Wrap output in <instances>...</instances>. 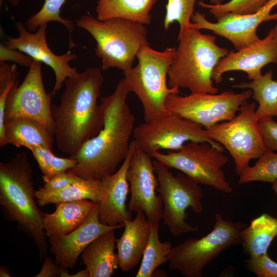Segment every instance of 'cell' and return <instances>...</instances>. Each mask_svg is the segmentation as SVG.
<instances>
[{
	"label": "cell",
	"instance_id": "cell-13",
	"mask_svg": "<svg viewBox=\"0 0 277 277\" xmlns=\"http://www.w3.org/2000/svg\"><path fill=\"white\" fill-rule=\"evenodd\" d=\"M42 63L33 60L23 82L17 80L10 91L6 103L5 121L25 117L37 121L54 135L51 108L53 94L46 91Z\"/></svg>",
	"mask_w": 277,
	"mask_h": 277
},
{
	"label": "cell",
	"instance_id": "cell-34",
	"mask_svg": "<svg viewBox=\"0 0 277 277\" xmlns=\"http://www.w3.org/2000/svg\"><path fill=\"white\" fill-rule=\"evenodd\" d=\"M259 122L266 149L277 151V123L273 117H266Z\"/></svg>",
	"mask_w": 277,
	"mask_h": 277
},
{
	"label": "cell",
	"instance_id": "cell-15",
	"mask_svg": "<svg viewBox=\"0 0 277 277\" xmlns=\"http://www.w3.org/2000/svg\"><path fill=\"white\" fill-rule=\"evenodd\" d=\"M152 156L136 147L127 172L131 197L130 211H143L151 224H159L163 216V201L155 190L159 181Z\"/></svg>",
	"mask_w": 277,
	"mask_h": 277
},
{
	"label": "cell",
	"instance_id": "cell-37",
	"mask_svg": "<svg viewBox=\"0 0 277 277\" xmlns=\"http://www.w3.org/2000/svg\"><path fill=\"white\" fill-rule=\"evenodd\" d=\"M80 177L77 175L66 171L54 175L44 182L43 187L48 189H58L64 188L76 182Z\"/></svg>",
	"mask_w": 277,
	"mask_h": 277
},
{
	"label": "cell",
	"instance_id": "cell-36",
	"mask_svg": "<svg viewBox=\"0 0 277 277\" xmlns=\"http://www.w3.org/2000/svg\"><path fill=\"white\" fill-rule=\"evenodd\" d=\"M0 61H11L21 66L29 68L33 60L21 51L8 48L4 44L1 43Z\"/></svg>",
	"mask_w": 277,
	"mask_h": 277
},
{
	"label": "cell",
	"instance_id": "cell-33",
	"mask_svg": "<svg viewBox=\"0 0 277 277\" xmlns=\"http://www.w3.org/2000/svg\"><path fill=\"white\" fill-rule=\"evenodd\" d=\"M246 263L249 270L258 277H277V262L269 256L268 252L256 257L249 258L246 260Z\"/></svg>",
	"mask_w": 277,
	"mask_h": 277
},
{
	"label": "cell",
	"instance_id": "cell-40",
	"mask_svg": "<svg viewBox=\"0 0 277 277\" xmlns=\"http://www.w3.org/2000/svg\"><path fill=\"white\" fill-rule=\"evenodd\" d=\"M17 81V80L11 81L3 90L0 91V140L3 138L4 135L5 111L7 98L10 91Z\"/></svg>",
	"mask_w": 277,
	"mask_h": 277
},
{
	"label": "cell",
	"instance_id": "cell-29",
	"mask_svg": "<svg viewBox=\"0 0 277 277\" xmlns=\"http://www.w3.org/2000/svg\"><path fill=\"white\" fill-rule=\"evenodd\" d=\"M66 0H45L41 9L35 14L29 17L25 22V25L28 31L34 32L42 25L52 21L58 22L67 29L70 35L69 48L75 46L72 41L71 35L74 30L72 21L63 18L61 15V9Z\"/></svg>",
	"mask_w": 277,
	"mask_h": 277
},
{
	"label": "cell",
	"instance_id": "cell-14",
	"mask_svg": "<svg viewBox=\"0 0 277 277\" xmlns=\"http://www.w3.org/2000/svg\"><path fill=\"white\" fill-rule=\"evenodd\" d=\"M277 0H268L258 12L250 14L226 13L218 17L216 22L207 19L199 11L194 12L190 28L211 30L214 34L231 42L236 51L245 48L260 39L256 29L263 22L277 20V13H271Z\"/></svg>",
	"mask_w": 277,
	"mask_h": 277
},
{
	"label": "cell",
	"instance_id": "cell-38",
	"mask_svg": "<svg viewBox=\"0 0 277 277\" xmlns=\"http://www.w3.org/2000/svg\"><path fill=\"white\" fill-rule=\"evenodd\" d=\"M16 64L9 65L0 61V91L3 90L12 81L17 80Z\"/></svg>",
	"mask_w": 277,
	"mask_h": 277
},
{
	"label": "cell",
	"instance_id": "cell-32",
	"mask_svg": "<svg viewBox=\"0 0 277 277\" xmlns=\"http://www.w3.org/2000/svg\"><path fill=\"white\" fill-rule=\"evenodd\" d=\"M268 0H229L220 4L198 2L202 8L208 9L216 18L226 13L250 14L254 13L265 5Z\"/></svg>",
	"mask_w": 277,
	"mask_h": 277
},
{
	"label": "cell",
	"instance_id": "cell-8",
	"mask_svg": "<svg viewBox=\"0 0 277 277\" xmlns=\"http://www.w3.org/2000/svg\"><path fill=\"white\" fill-rule=\"evenodd\" d=\"M256 104L246 102L232 120L216 123L206 129L209 137L221 144L233 158L238 176L267 150L255 115Z\"/></svg>",
	"mask_w": 277,
	"mask_h": 277
},
{
	"label": "cell",
	"instance_id": "cell-30",
	"mask_svg": "<svg viewBox=\"0 0 277 277\" xmlns=\"http://www.w3.org/2000/svg\"><path fill=\"white\" fill-rule=\"evenodd\" d=\"M277 180V153L267 149L255 164L240 176L239 184L259 181L271 184Z\"/></svg>",
	"mask_w": 277,
	"mask_h": 277
},
{
	"label": "cell",
	"instance_id": "cell-6",
	"mask_svg": "<svg viewBox=\"0 0 277 277\" xmlns=\"http://www.w3.org/2000/svg\"><path fill=\"white\" fill-rule=\"evenodd\" d=\"M175 49L169 47L159 51L149 45L143 46L136 55L137 65L123 72L130 92L134 93L142 104L145 122L166 114L167 96L179 93V88H170L167 83Z\"/></svg>",
	"mask_w": 277,
	"mask_h": 277
},
{
	"label": "cell",
	"instance_id": "cell-24",
	"mask_svg": "<svg viewBox=\"0 0 277 277\" xmlns=\"http://www.w3.org/2000/svg\"><path fill=\"white\" fill-rule=\"evenodd\" d=\"M106 188L102 180H90L80 177L75 183L58 189L39 187L35 190V200L41 207L50 204L89 200L95 203L105 196Z\"/></svg>",
	"mask_w": 277,
	"mask_h": 277
},
{
	"label": "cell",
	"instance_id": "cell-44",
	"mask_svg": "<svg viewBox=\"0 0 277 277\" xmlns=\"http://www.w3.org/2000/svg\"><path fill=\"white\" fill-rule=\"evenodd\" d=\"M204 1L205 0H201V1H202V2ZM225 0H209V2H210V4L216 5V4H220L223 3V2Z\"/></svg>",
	"mask_w": 277,
	"mask_h": 277
},
{
	"label": "cell",
	"instance_id": "cell-12",
	"mask_svg": "<svg viewBox=\"0 0 277 277\" xmlns=\"http://www.w3.org/2000/svg\"><path fill=\"white\" fill-rule=\"evenodd\" d=\"M250 89L240 92L191 93L186 96L169 94L166 109L202 125L205 129L221 122L232 120L240 107L252 96Z\"/></svg>",
	"mask_w": 277,
	"mask_h": 277
},
{
	"label": "cell",
	"instance_id": "cell-28",
	"mask_svg": "<svg viewBox=\"0 0 277 277\" xmlns=\"http://www.w3.org/2000/svg\"><path fill=\"white\" fill-rule=\"evenodd\" d=\"M150 224L149 239L136 277L152 276L159 266L168 262L167 257L172 248L170 242L160 241L159 236V224Z\"/></svg>",
	"mask_w": 277,
	"mask_h": 277
},
{
	"label": "cell",
	"instance_id": "cell-7",
	"mask_svg": "<svg viewBox=\"0 0 277 277\" xmlns=\"http://www.w3.org/2000/svg\"><path fill=\"white\" fill-rule=\"evenodd\" d=\"M247 226L241 222L225 220L215 214L212 230L200 238H190L172 247L168 255V267L185 277H201L203 269L222 252L242 243V233Z\"/></svg>",
	"mask_w": 277,
	"mask_h": 277
},
{
	"label": "cell",
	"instance_id": "cell-26",
	"mask_svg": "<svg viewBox=\"0 0 277 277\" xmlns=\"http://www.w3.org/2000/svg\"><path fill=\"white\" fill-rule=\"evenodd\" d=\"M277 236V219L263 213L252 220L242 233L244 251L249 258L268 252V249Z\"/></svg>",
	"mask_w": 277,
	"mask_h": 277
},
{
	"label": "cell",
	"instance_id": "cell-5",
	"mask_svg": "<svg viewBox=\"0 0 277 277\" xmlns=\"http://www.w3.org/2000/svg\"><path fill=\"white\" fill-rule=\"evenodd\" d=\"M76 24L95 39V52L103 70L117 68L124 72L131 68L140 49L149 45L146 25L138 23L122 18L102 21L85 14Z\"/></svg>",
	"mask_w": 277,
	"mask_h": 277
},
{
	"label": "cell",
	"instance_id": "cell-3",
	"mask_svg": "<svg viewBox=\"0 0 277 277\" xmlns=\"http://www.w3.org/2000/svg\"><path fill=\"white\" fill-rule=\"evenodd\" d=\"M33 170L25 152L9 161L0 162V205L5 220L15 222L17 228L35 245L39 260L47 255L49 247L43 228V214L37 206Z\"/></svg>",
	"mask_w": 277,
	"mask_h": 277
},
{
	"label": "cell",
	"instance_id": "cell-20",
	"mask_svg": "<svg viewBox=\"0 0 277 277\" xmlns=\"http://www.w3.org/2000/svg\"><path fill=\"white\" fill-rule=\"evenodd\" d=\"M124 230L116 239L118 266L124 272L130 271L139 263L148 242L151 224L145 213L137 212L133 220L124 223Z\"/></svg>",
	"mask_w": 277,
	"mask_h": 277
},
{
	"label": "cell",
	"instance_id": "cell-1",
	"mask_svg": "<svg viewBox=\"0 0 277 277\" xmlns=\"http://www.w3.org/2000/svg\"><path fill=\"white\" fill-rule=\"evenodd\" d=\"M129 92L123 78L112 94L101 98L103 128L69 156L77 164L68 171L90 180H101L116 171L129 152L135 127V117L127 101Z\"/></svg>",
	"mask_w": 277,
	"mask_h": 277
},
{
	"label": "cell",
	"instance_id": "cell-21",
	"mask_svg": "<svg viewBox=\"0 0 277 277\" xmlns=\"http://www.w3.org/2000/svg\"><path fill=\"white\" fill-rule=\"evenodd\" d=\"M54 141V135L42 124L32 118L19 116L5 121L0 146L10 144L28 149L44 147L53 150Z\"/></svg>",
	"mask_w": 277,
	"mask_h": 277
},
{
	"label": "cell",
	"instance_id": "cell-42",
	"mask_svg": "<svg viewBox=\"0 0 277 277\" xmlns=\"http://www.w3.org/2000/svg\"><path fill=\"white\" fill-rule=\"evenodd\" d=\"M0 276L1 277H10L11 276L10 272L9 269L5 266H1L0 267Z\"/></svg>",
	"mask_w": 277,
	"mask_h": 277
},
{
	"label": "cell",
	"instance_id": "cell-18",
	"mask_svg": "<svg viewBox=\"0 0 277 277\" xmlns=\"http://www.w3.org/2000/svg\"><path fill=\"white\" fill-rule=\"evenodd\" d=\"M270 63H277V44L273 28L264 38L236 52L229 51L214 68L212 78L219 83L224 73L239 70L246 72L249 80H255L262 75V68Z\"/></svg>",
	"mask_w": 277,
	"mask_h": 277
},
{
	"label": "cell",
	"instance_id": "cell-16",
	"mask_svg": "<svg viewBox=\"0 0 277 277\" xmlns=\"http://www.w3.org/2000/svg\"><path fill=\"white\" fill-rule=\"evenodd\" d=\"M47 24L41 25L34 32L27 30L21 22H16L18 32L17 37H8L5 43L9 48L18 49L50 67L55 74V83L52 92L53 95L62 87L66 80L76 76L79 72L76 67H71L69 62L77 58V55L69 50L64 54H54L48 45L46 37Z\"/></svg>",
	"mask_w": 277,
	"mask_h": 277
},
{
	"label": "cell",
	"instance_id": "cell-4",
	"mask_svg": "<svg viewBox=\"0 0 277 277\" xmlns=\"http://www.w3.org/2000/svg\"><path fill=\"white\" fill-rule=\"evenodd\" d=\"M179 44L168 72L170 88H183L191 93L215 94L213 71L229 51L215 43L213 35L190 28L177 38Z\"/></svg>",
	"mask_w": 277,
	"mask_h": 277
},
{
	"label": "cell",
	"instance_id": "cell-39",
	"mask_svg": "<svg viewBox=\"0 0 277 277\" xmlns=\"http://www.w3.org/2000/svg\"><path fill=\"white\" fill-rule=\"evenodd\" d=\"M60 266L49 256H46L40 271L35 277L60 276Z\"/></svg>",
	"mask_w": 277,
	"mask_h": 277
},
{
	"label": "cell",
	"instance_id": "cell-41",
	"mask_svg": "<svg viewBox=\"0 0 277 277\" xmlns=\"http://www.w3.org/2000/svg\"><path fill=\"white\" fill-rule=\"evenodd\" d=\"M69 277H89V272L85 268V269L78 271L74 274H70Z\"/></svg>",
	"mask_w": 277,
	"mask_h": 277
},
{
	"label": "cell",
	"instance_id": "cell-27",
	"mask_svg": "<svg viewBox=\"0 0 277 277\" xmlns=\"http://www.w3.org/2000/svg\"><path fill=\"white\" fill-rule=\"evenodd\" d=\"M272 76L270 70L256 80L232 85L235 88L252 90L251 97L259 104L255 111L258 121L277 116V81L272 79Z\"/></svg>",
	"mask_w": 277,
	"mask_h": 277
},
{
	"label": "cell",
	"instance_id": "cell-17",
	"mask_svg": "<svg viewBox=\"0 0 277 277\" xmlns=\"http://www.w3.org/2000/svg\"><path fill=\"white\" fill-rule=\"evenodd\" d=\"M124 224L109 226L102 223L98 217L97 203L84 222L69 233L59 238H48L49 250L59 266L73 269L77 259L87 246L104 233L124 227Z\"/></svg>",
	"mask_w": 277,
	"mask_h": 277
},
{
	"label": "cell",
	"instance_id": "cell-9",
	"mask_svg": "<svg viewBox=\"0 0 277 277\" xmlns=\"http://www.w3.org/2000/svg\"><path fill=\"white\" fill-rule=\"evenodd\" d=\"M153 163L159 181L156 190L163 201L162 219L171 234L176 236L199 231L186 222V210L190 207L195 213L202 212L204 194L200 184L183 173L173 175L169 168L155 159Z\"/></svg>",
	"mask_w": 277,
	"mask_h": 277
},
{
	"label": "cell",
	"instance_id": "cell-43",
	"mask_svg": "<svg viewBox=\"0 0 277 277\" xmlns=\"http://www.w3.org/2000/svg\"><path fill=\"white\" fill-rule=\"evenodd\" d=\"M60 276L69 277L70 274L68 271V269L60 266Z\"/></svg>",
	"mask_w": 277,
	"mask_h": 277
},
{
	"label": "cell",
	"instance_id": "cell-46",
	"mask_svg": "<svg viewBox=\"0 0 277 277\" xmlns=\"http://www.w3.org/2000/svg\"><path fill=\"white\" fill-rule=\"evenodd\" d=\"M9 2L13 6H16L21 0H8Z\"/></svg>",
	"mask_w": 277,
	"mask_h": 277
},
{
	"label": "cell",
	"instance_id": "cell-35",
	"mask_svg": "<svg viewBox=\"0 0 277 277\" xmlns=\"http://www.w3.org/2000/svg\"><path fill=\"white\" fill-rule=\"evenodd\" d=\"M36 160L38 167L43 174V181L51 178L50 163L53 150L44 147H35L29 149Z\"/></svg>",
	"mask_w": 277,
	"mask_h": 277
},
{
	"label": "cell",
	"instance_id": "cell-10",
	"mask_svg": "<svg viewBox=\"0 0 277 277\" xmlns=\"http://www.w3.org/2000/svg\"><path fill=\"white\" fill-rule=\"evenodd\" d=\"M151 156L168 168L181 171L200 185L226 193L233 191L222 170L229 161L228 156L207 142H189L179 150L166 153L157 151Z\"/></svg>",
	"mask_w": 277,
	"mask_h": 277
},
{
	"label": "cell",
	"instance_id": "cell-25",
	"mask_svg": "<svg viewBox=\"0 0 277 277\" xmlns=\"http://www.w3.org/2000/svg\"><path fill=\"white\" fill-rule=\"evenodd\" d=\"M157 0H98L96 18L104 21L122 18L145 25L151 22L150 12Z\"/></svg>",
	"mask_w": 277,
	"mask_h": 277
},
{
	"label": "cell",
	"instance_id": "cell-23",
	"mask_svg": "<svg viewBox=\"0 0 277 277\" xmlns=\"http://www.w3.org/2000/svg\"><path fill=\"white\" fill-rule=\"evenodd\" d=\"M114 230H110L98 236L81 254L89 277H110L119 267L114 251L117 239Z\"/></svg>",
	"mask_w": 277,
	"mask_h": 277
},
{
	"label": "cell",
	"instance_id": "cell-19",
	"mask_svg": "<svg viewBox=\"0 0 277 277\" xmlns=\"http://www.w3.org/2000/svg\"><path fill=\"white\" fill-rule=\"evenodd\" d=\"M135 149V144L132 141L127 155L120 168L101 180L106 188L105 196L98 202V217L103 224L116 226L131 220L132 212L126 204L129 190L127 172Z\"/></svg>",
	"mask_w": 277,
	"mask_h": 277
},
{
	"label": "cell",
	"instance_id": "cell-31",
	"mask_svg": "<svg viewBox=\"0 0 277 277\" xmlns=\"http://www.w3.org/2000/svg\"><path fill=\"white\" fill-rule=\"evenodd\" d=\"M197 0H167L164 27L167 30L174 22L179 25L178 38L190 28L191 19L194 13Z\"/></svg>",
	"mask_w": 277,
	"mask_h": 277
},
{
	"label": "cell",
	"instance_id": "cell-11",
	"mask_svg": "<svg viewBox=\"0 0 277 277\" xmlns=\"http://www.w3.org/2000/svg\"><path fill=\"white\" fill-rule=\"evenodd\" d=\"M132 137L136 147L150 155L161 149L175 151L186 143L207 142L223 151L224 147L209 137L202 125L173 112L135 126Z\"/></svg>",
	"mask_w": 277,
	"mask_h": 277
},
{
	"label": "cell",
	"instance_id": "cell-47",
	"mask_svg": "<svg viewBox=\"0 0 277 277\" xmlns=\"http://www.w3.org/2000/svg\"><path fill=\"white\" fill-rule=\"evenodd\" d=\"M274 32V36L277 44V25L273 28Z\"/></svg>",
	"mask_w": 277,
	"mask_h": 277
},
{
	"label": "cell",
	"instance_id": "cell-2",
	"mask_svg": "<svg viewBox=\"0 0 277 277\" xmlns=\"http://www.w3.org/2000/svg\"><path fill=\"white\" fill-rule=\"evenodd\" d=\"M101 67H89L65 81L59 104H52L54 136L58 149L70 156L103 126L97 101L104 78Z\"/></svg>",
	"mask_w": 277,
	"mask_h": 277
},
{
	"label": "cell",
	"instance_id": "cell-22",
	"mask_svg": "<svg viewBox=\"0 0 277 277\" xmlns=\"http://www.w3.org/2000/svg\"><path fill=\"white\" fill-rule=\"evenodd\" d=\"M96 203L89 200L57 203L51 213L43 212V224L48 238L65 235L79 227Z\"/></svg>",
	"mask_w": 277,
	"mask_h": 277
},
{
	"label": "cell",
	"instance_id": "cell-48",
	"mask_svg": "<svg viewBox=\"0 0 277 277\" xmlns=\"http://www.w3.org/2000/svg\"><path fill=\"white\" fill-rule=\"evenodd\" d=\"M4 0H0V5H2V4L3 3Z\"/></svg>",
	"mask_w": 277,
	"mask_h": 277
},
{
	"label": "cell",
	"instance_id": "cell-45",
	"mask_svg": "<svg viewBox=\"0 0 277 277\" xmlns=\"http://www.w3.org/2000/svg\"><path fill=\"white\" fill-rule=\"evenodd\" d=\"M272 188L277 194V180L272 183Z\"/></svg>",
	"mask_w": 277,
	"mask_h": 277
}]
</instances>
